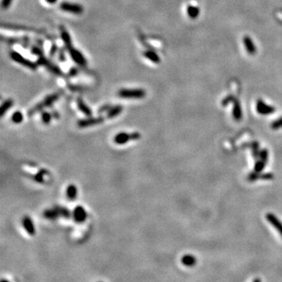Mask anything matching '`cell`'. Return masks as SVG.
<instances>
[{"label":"cell","mask_w":282,"mask_h":282,"mask_svg":"<svg viewBox=\"0 0 282 282\" xmlns=\"http://www.w3.org/2000/svg\"><path fill=\"white\" fill-rule=\"evenodd\" d=\"M61 93H55L50 94V95H48L44 100H42L41 102H39L38 104H35L32 108L30 109L28 112V115L29 117L32 116V115H35L36 113H38V111H41L43 109L46 108V107H51L59 98L60 97Z\"/></svg>","instance_id":"cell-1"},{"label":"cell","mask_w":282,"mask_h":282,"mask_svg":"<svg viewBox=\"0 0 282 282\" xmlns=\"http://www.w3.org/2000/svg\"><path fill=\"white\" fill-rule=\"evenodd\" d=\"M43 216H44L45 218L49 219V220H55L60 216L67 218V219L70 218V216H71V212L65 207L55 206L53 209L45 210L44 212H43Z\"/></svg>","instance_id":"cell-2"},{"label":"cell","mask_w":282,"mask_h":282,"mask_svg":"<svg viewBox=\"0 0 282 282\" xmlns=\"http://www.w3.org/2000/svg\"><path fill=\"white\" fill-rule=\"evenodd\" d=\"M118 97L121 98L126 99H141L144 98L146 96L145 90L142 89H120L118 93Z\"/></svg>","instance_id":"cell-3"},{"label":"cell","mask_w":282,"mask_h":282,"mask_svg":"<svg viewBox=\"0 0 282 282\" xmlns=\"http://www.w3.org/2000/svg\"><path fill=\"white\" fill-rule=\"evenodd\" d=\"M9 55H10L11 59L13 60L20 64V65H23V66L26 67V68H29V69L35 70L37 69V68H38V63H35V62L31 61V60H28V59L25 58L21 54L16 52V51H11Z\"/></svg>","instance_id":"cell-4"},{"label":"cell","mask_w":282,"mask_h":282,"mask_svg":"<svg viewBox=\"0 0 282 282\" xmlns=\"http://www.w3.org/2000/svg\"><path fill=\"white\" fill-rule=\"evenodd\" d=\"M38 65H41V66H44L47 68L49 71L52 72L54 75H57V76H65V74L64 72L60 70V68L58 66L55 65L54 64H53L52 62L49 61L44 55H42L40 57H38V60L37 61Z\"/></svg>","instance_id":"cell-5"},{"label":"cell","mask_w":282,"mask_h":282,"mask_svg":"<svg viewBox=\"0 0 282 282\" xmlns=\"http://www.w3.org/2000/svg\"><path fill=\"white\" fill-rule=\"evenodd\" d=\"M141 135L140 133L134 132L132 133H120L117 134L115 137L114 141L117 144H124L126 143L129 142L130 140H137L140 138Z\"/></svg>","instance_id":"cell-6"},{"label":"cell","mask_w":282,"mask_h":282,"mask_svg":"<svg viewBox=\"0 0 282 282\" xmlns=\"http://www.w3.org/2000/svg\"><path fill=\"white\" fill-rule=\"evenodd\" d=\"M67 50L68 51V53L70 54V57L72 58V60L81 67H85L87 65V61H86V58L83 56V54L80 52L79 50H78L77 49L73 47V46H70V47L67 49Z\"/></svg>","instance_id":"cell-7"},{"label":"cell","mask_w":282,"mask_h":282,"mask_svg":"<svg viewBox=\"0 0 282 282\" xmlns=\"http://www.w3.org/2000/svg\"><path fill=\"white\" fill-rule=\"evenodd\" d=\"M104 117L103 116H99L96 117V118H85V119H80L78 120L77 125L79 128H87L90 127V126H97V125L101 124L104 121Z\"/></svg>","instance_id":"cell-8"},{"label":"cell","mask_w":282,"mask_h":282,"mask_svg":"<svg viewBox=\"0 0 282 282\" xmlns=\"http://www.w3.org/2000/svg\"><path fill=\"white\" fill-rule=\"evenodd\" d=\"M60 8L63 11L73 14H82L84 10L82 6L81 5L77 4V3H68V2H64V3H60Z\"/></svg>","instance_id":"cell-9"},{"label":"cell","mask_w":282,"mask_h":282,"mask_svg":"<svg viewBox=\"0 0 282 282\" xmlns=\"http://www.w3.org/2000/svg\"><path fill=\"white\" fill-rule=\"evenodd\" d=\"M73 218L74 220L75 221L78 223H84L86 220V218H87V213L86 211L85 210L84 208L82 206H78L75 208L74 209L73 213Z\"/></svg>","instance_id":"cell-10"},{"label":"cell","mask_w":282,"mask_h":282,"mask_svg":"<svg viewBox=\"0 0 282 282\" xmlns=\"http://www.w3.org/2000/svg\"><path fill=\"white\" fill-rule=\"evenodd\" d=\"M256 110H257L258 113L263 115H270V114H273L275 111V108L273 106L267 105V104L264 103L261 100H259L257 101V104H256Z\"/></svg>","instance_id":"cell-11"},{"label":"cell","mask_w":282,"mask_h":282,"mask_svg":"<svg viewBox=\"0 0 282 282\" xmlns=\"http://www.w3.org/2000/svg\"><path fill=\"white\" fill-rule=\"evenodd\" d=\"M2 39H3V41L9 43L10 45L20 44L22 45L24 47H28V46L29 45L28 43L31 42V39L28 36L20 37V38H4V37H3Z\"/></svg>","instance_id":"cell-12"},{"label":"cell","mask_w":282,"mask_h":282,"mask_svg":"<svg viewBox=\"0 0 282 282\" xmlns=\"http://www.w3.org/2000/svg\"><path fill=\"white\" fill-rule=\"evenodd\" d=\"M22 223H23L24 228L26 230L27 233L28 234L31 236H33L35 234V228L34 223H33L32 220H31V218L28 216H25L23 217L22 219Z\"/></svg>","instance_id":"cell-13"},{"label":"cell","mask_w":282,"mask_h":282,"mask_svg":"<svg viewBox=\"0 0 282 282\" xmlns=\"http://www.w3.org/2000/svg\"><path fill=\"white\" fill-rule=\"evenodd\" d=\"M266 218H267V221L270 223L273 227L278 230L279 234L282 236V223L278 219V218L272 213H267Z\"/></svg>","instance_id":"cell-14"},{"label":"cell","mask_w":282,"mask_h":282,"mask_svg":"<svg viewBox=\"0 0 282 282\" xmlns=\"http://www.w3.org/2000/svg\"><path fill=\"white\" fill-rule=\"evenodd\" d=\"M60 37H61L62 40H63L64 43L65 45V48L68 49V48L72 46V42H71V38H70V36L69 35V33L68 32L65 28L64 26H60Z\"/></svg>","instance_id":"cell-15"},{"label":"cell","mask_w":282,"mask_h":282,"mask_svg":"<svg viewBox=\"0 0 282 282\" xmlns=\"http://www.w3.org/2000/svg\"><path fill=\"white\" fill-rule=\"evenodd\" d=\"M76 102H77V106H78V109H79L80 111L82 112L85 115H86V116H88V117L92 116V115H93L92 110H91V109L86 104V103L83 101L82 99L80 98V97H78V98L77 99Z\"/></svg>","instance_id":"cell-16"},{"label":"cell","mask_w":282,"mask_h":282,"mask_svg":"<svg viewBox=\"0 0 282 282\" xmlns=\"http://www.w3.org/2000/svg\"><path fill=\"white\" fill-rule=\"evenodd\" d=\"M181 262L183 263V265L186 266V267H191L196 264L197 259L194 256L190 254H186L181 259Z\"/></svg>","instance_id":"cell-17"},{"label":"cell","mask_w":282,"mask_h":282,"mask_svg":"<svg viewBox=\"0 0 282 282\" xmlns=\"http://www.w3.org/2000/svg\"><path fill=\"white\" fill-rule=\"evenodd\" d=\"M233 116L235 120L239 121L242 118V110H241V105L239 102L237 100H234V109H233Z\"/></svg>","instance_id":"cell-18"},{"label":"cell","mask_w":282,"mask_h":282,"mask_svg":"<svg viewBox=\"0 0 282 282\" xmlns=\"http://www.w3.org/2000/svg\"><path fill=\"white\" fill-rule=\"evenodd\" d=\"M123 110V107L121 105H115L112 106L111 108L107 111V118H113L119 115L121 113Z\"/></svg>","instance_id":"cell-19"},{"label":"cell","mask_w":282,"mask_h":282,"mask_svg":"<svg viewBox=\"0 0 282 282\" xmlns=\"http://www.w3.org/2000/svg\"><path fill=\"white\" fill-rule=\"evenodd\" d=\"M77 194H78V191H77L76 186H75L74 184H70V185H69L68 187H67L66 190L67 198H68L70 201H74L75 199H76Z\"/></svg>","instance_id":"cell-20"},{"label":"cell","mask_w":282,"mask_h":282,"mask_svg":"<svg viewBox=\"0 0 282 282\" xmlns=\"http://www.w3.org/2000/svg\"><path fill=\"white\" fill-rule=\"evenodd\" d=\"M144 56L149 60L152 61L155 64H159L160 57H158V54L153 50H147L144 53Z\"/></svg>","instance_id":"cell-21"},{"label":"cell","mask_w":282,"mask_h":282,"mask_svg":"<svg viewBox=\"0 0 282 282\" xmlns=\"http://www.w3.org/2000/svg\"><path fill=\"white\" fill-rule=\"evenodd\" d=\"M243 41H244L245 46L248 53H249L250 54H254L255 53H256V49L254 43H253L252 40H251L248 36H245L244 37V40H243Z\"/></svg>","instance_id":"cell-22"},{"label":"cell","mask_w":282,"mask_h":282,"mask_svg":"<svg viewBox=\"0 0 282 282\" xmlns=\"http://www.w3.org/2000/svg\"><path fill=\"white\" fill-rule=\"evenodd\" d=\"M14 105V100H11V99H8V100H5L3 103V104L1 105L0 107V116L3 117L5 114L8 111V110L10 109V107Z\"/></svg>","instance_id":"cell-23"},{"label":"cell","mask_w":282,"mask_h":282,"mask_svg":"<svg viewBox=\"0 0 282 282\" xmlns=\"http://www.w3.org/2000/svg\"><path fill=\"white\" fill-rule=\"evenodd\" d=\"M23 119H24L23 115H22L21 112L19 111V110H17V111L14 112V113L12 115V116H11V120H12L13 122L15 123V124H19V123L22 122Z\"/></svg>","instance_id":"cell-24"},{"label":"cell","mask_w":282,"mask_h":282,"mask_svg":"<svg viewBox=\"0 0 282 282\" xmlns=\"http://www.w3.org/2000/svg\"><path fill=\"white\" fill-rule=\"evenodd\" d=\"M187 14L191 18H196L199 15V9L196 6H189L187 7Z\"/></svg>","instance_id":"cell-25"},{"label":"cell","mask_w":282,"mask_h":282,"mask_svg":"<svg viewBox=\"0 0 282 282\" xmlns=\"http://www.w3.org/2000/svg\"><path fill=\"white\" fill-rule=\"evenodd\" d=\"M52 117H53L52 113H49V112L47 111H42L41 114L42 121L46 125H48L49 123L51 122Z\"/></svg>","instance_id":"cell-26"},{"label":"cell","mask_w":282,"mask_h":282,"mask_svg":"<svg viewBox=\"0 0 282 282\" xmlns=\"http://www.w3.org/2000/svg\"><path fill=\"white\" fill-rule=\"evenodd\" d=\"M265 166H266V161L260 159L259 161H258L256 163V165H255L254 168L255 171L257 172H261L262 170H263L264 168H265Z\"/></svg>","instance_id":"cell-27"},{"label":"cell","mask_w":282,"mask_h":282,"mask_svg":"<svg viewBox=\"0 0 282 282\" xmlns=\"http://www.w3.org/2000/svg\"><path fill=\"white\" fill-rule=\"evenodd\" d=\"M261 176H262V174L260 172H257L256 171H254L251 173L248 174V180L250 181V182H254V181L257 180V179H261Z\"/></svg>","instance_id":"cell-28"},{"label":"cell","mask_w":282,"mask_h":282,"mask_svg":"<svg viewBox=\"0 0 282 282\" xmlns=\"http://www.w3.org/2000/svg\"><path fill=\"white\" fill-rule=\"evenodd\" d=\"M271 128L273 129H278L282 128V117L278 118V120H275L271 124Z\"/></svg>","instance_id":"cell-29"},{"label":"cell","mask_w":282,"mask_h":282,"mask_svg":"<svg viewBox=\"0 0 282 282\" xmlns=\"http://www.w3.org/2000/svg\"><path fill=\"white\" fill-rule=\"evenodd\" d=\"M31 52L33 54H35V55L38 56V57H40V56H42V55H44V54H43V51L42 50V49H40L38 46H31Z\"/></svg>","instance_id":"cell-30"},{"label":"cell","mask_w":282,"mask_h":282,"mask_svg":"<svg viewBox=\"0 0 282 282\" xmlns=\"http://www.w3.org/2000/svg\"><path fill=\"white\" fill-rule=\"evenodd\" d=\"M268 155H269V153H268V150H267V149H263V150H262L260 152H259V157H260V159L263 160V161H266V162H267V160H268Z\"/></svg>","instance_id":"cell-31"},{"label":"cell","mask_w":282,"mask_h":282,"mask_svg":"<svg viewBox=\"0 0 282 282\" xmlns=\"http://www.w3.org/2000/svg\"><path fill=\"white\" fill-rule=\"evenodd\" d=\"M58 56H59V60L61 62H65L66 60V57H65V49H60L58 51Z\"/></svg>","instance_id":"cell-32"},{"label":"cell","mask_w":282,"mask_h":282,"mask_svg":"<svg viewBox=\"0 0 282 282\" xmlns=\"http://www.w3.org/2000/svg\"><path fill=\"white\" fill-rule=\"evenodd\" d=\"M111 107L112 106L110 104H105L101 106V107L98 109V113H104V112L108 111V110L111 108Z\"/></svg>","instance_id":"cell-33"},{"label":"cell","mask_w":282,"mask_h":282,"mask_svg":"<svg viewBox=\"0 0 282 282\" xmlns=\"http://www.w3.org/2000/svg\"><path fill=\"white\" fill-rule=\"evenodd\" d=\"M57 51H58V48H57V46H56V45L54 44L52 46H51L50 50H49V56H50L51 57H54V56L57 54Z\"/></svg>","instance_id":"cell-34"},{"label":"cell","mask_w":282,"mask_h":282,"mask_svg":"<svg viewBox=\"0 0 282 282\" xmlns=\"http://www.w3.org/2000/svg\"><path fill=\"white\" fill-rule=\"evenodd\" d=\"M12 1L13 0H3L2 1V7L5 9H8L9 7V6H10Z\"/></svg>","instance_id":"cell-35"},{"label":"cell","mask_w":282,"mask_h":282,"mask_svg":"<svg viewBox=\"0 0 282 282\" xmlns=\"http://www.w3.org/2000/svg\"><path fill=\"white\" fill-rule=\"evenodd\" d=\"M261 179H266V180H270V179H274V175L272 173H270V172H267V173H263V174H262Z\"/></svg>","instance_id":"cell-36"},{"label":"cell","mask_w":282,"mask_h":282,"mask_svg":"<svg viewBox=\"0 0 282 282\" xmlns=\"http://www.w3.org/2000/svg\"><path fill=\"white\" fill-rule=\"evenodd\" d=\"M234 100V97H231V96H230V97H227V98H225L223 100L222 104L223 106L227 105L229 103H230V102H233Z\"/></svg>","instance_id":"cell-37"},{"label":"cell","mask_w":282,"mask_h":282,"mask_svg":"<svg viewBox=\"0 0 282 282\" xmlns=\"http://www.w3.org/2000/svg\"><path fill=\"white\" fill-rule=\"evenodd\" d=\"M78 72H79V70H78V68H72L70 70L69 73H68V75H69L70 77L76 76V75L78 74Z\"/></svg>","instance_id":"cell-38"},{"label":"cell","mask_w":282,"mask_h":282,"mask_svg":"<svg viewBox=\"0 0 282 282\" xmlns=\"http://www.w3.org/2000/svg\"><path fill=\"white\" fill-rule=\"evenodd\" d=\"M35 179H36V180L38 181V182H39V183H42L43 182L42 175L41 173L36 174V175H35Z\"/></svg>","instance_id":"cell-39"},{"label":"cell","mask_w":282,"mask_h":282,"mask_svg":"<svg viewBox=\"0 0 282 282\" xmlns=\"http://www.w3.org/2000/svg\"><path fill=\"white\" fill-rule=\"evenodd\" d=\"M52 115H53V116H54L55 118H59L58 114H57V112H56V111H53Z\"/></svg>","instance_id":"cell-40"},{"label":"cell","mask_w":282,"mask_h":282,"mask_svg":"<svg viewBox=\"0 0 282 282\" xmlns=\"http://www.w3.org/2000/svg\"><path fill=\"white\" fill-rule=\"evenodd\" d=\"M46 1L48 3H49V4H54L57 0H46Z\"/></svg>","instance_id":"cell-41"}]
</instances>
